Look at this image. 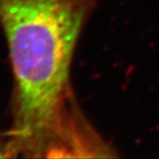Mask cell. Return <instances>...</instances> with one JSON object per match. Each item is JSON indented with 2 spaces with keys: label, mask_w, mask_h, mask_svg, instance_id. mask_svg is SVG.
<instances>
[{
  "label": "cell",
  "mask_w": 159,
  "mask_h": 159,
  "mask_svg": "<svg viewBox=\"0 0 159 159\" xmlns=\"http://www.w3.org/2000/svg\"><path fill=\"white\" fill-rule=\"evenodd\" d=\"M97 0H0V26L14 76L4 156L75 152L88 125L70 85L81 33Z\"/></svg>",
  "instance_id": "1"
},
{
  "label": "cell",
  "mask_w": 159,
  "mask_h": 159,
  "mask_svg": "<svg viewBox=\"0 0 159 159\" xmlns=\"http://www.w3.org/2000/svg\"><path fill=\"white\" fill-rule=\"evenodd\" d=\"M0 157H4V153H3V150L0 149Z\"/></svg>",
  "instance_id": "2"
}]
</instances>
